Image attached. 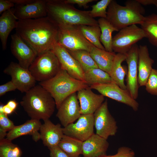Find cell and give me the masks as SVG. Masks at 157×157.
Instances as JSON below:
<instances>
[{
    "label": "cell",
    "instance_id": "6da1fadb",
    "mask_svg": "<svg viewBox=\"0 0 157 157\" xmlns=\"http://www.w3.org/2000/svg\"><path fill=\"white\" fill-rule=\"evenodd\" d=\"M59 28L48 16L18 20L16 33L37 56L51 50L57 42Z\"/></svg>",
    "mask_w": 157,
    "mask_h": 157
},
{
    "label": "cell",
    "instance_id": "7a4b0ae2",
    "mask_svg": "<svg viewBox=\"0 0 157 157\" xmlns=\"http://www.w3.org/2000/svg\"><path fill=\"white\" fill-rule=\"evenodd\" d=\"M47 16L58 27L65 28L80 25H99L90 15V11L76 9L63 0H47Z\"/></svg>",
    "mask_w": 157,
    "mask_h": 157
},
{
    "label": "cell",
    "instance_id": "3957f363",
    "mask_svg": "<svg viewBox=\"0 0 157 157\" xmlns=\"http://www.w3.org/2000/svg\"><path fill=\"white\" fill-rule=\"evenodd\" d=\"M20 103L31 119L39 120L49 119L56 107L52 96L40 85L25 93Z\"/></svg>",
    "mask_w": 157,
    "mask_h": 157
},
{
    "label": "cell",
    "instance_id": "277c9868",
    "mask_svg": "<svg viewBox=\"0 0 157 157\" xmlns=\"http://www.w3.org/2000/svg\"><path fill=\"white\" fill-rule=\"evenodd\" d=\"M145 10L137 0H129L125 5L112 0L107 9L106 19L118 31L133 25L140 24L145 17Z\"/></svg>",
    "mask_w": 157,
    "mask_h": 157
},
{
    "label": "cell",
    "instance_id": "5b68a950",
    "mask_svg": "<svg viewBox=\"0 0 157 157\" xmlns=\"http://www.w3.org/2000/svg\"><path fill=\"white\" fill-rule=\"evenodd\" d=\"M39 85L52 96L57 109L64 100L69 95L89 87L85 82L74 78L61 68L54 76L40 82Z\"/></svg>",
    "mask_w": 157,
    "mask_h": 157
},
{
    "label": "cell",
    "instance_id": "8992f818",
    "mask_svg": "<svg viewBox=\"0 0 157 157\" xmlns=\"http://www.w3.org/2000/svg\"><path fill=\"white\" fill-rule=\"evenodd\" d=\"M61 69L57 57L51 50L38 56L28 69L35 81L41 82L54 76Z\"/></svg>",
    "mask_w": 157,
    "mask_h": 157
},
{
    "label": "cell",
    "instance_id": "52a82bcc",
    "mask_svg": "<svg viewBox=\"0 0 157 157\" xmlns=\"http://www.w3.org/2000/svg\"><path fill=\"white\" fill-rule=\"evenodd\" d=\"M57 42L68 50L90 52L94 46L83 36L78 26L59 28Z\"/></svg>",
    "mask_w": 157,
    "mask_h": 157
},
{
    "label": "cell",
    "instance_id": "ba28073f",
    "mask_svg": "<svg viewBox=\"0 0 157 157\" xmlns=\"http://www.w3.org/2000/svg\"><path fill=\"white\" fill-rule=\"evenodd\" d=\"M144 38L146 36L144 31L136 24L123 28L113 38V51L117 53L126 54L134 44Z\"/></svg>",
    "mask_w": 157,
    "mask_h": 157
},
{
    "label": "cell",
    "instance_id": "9c48e42d",
    "mask_svg": "<svg viewBox=\"0 0 157 157\" xmlns=\"http://www.w3.org/2000/svg\"><path fill=\"white\" fill-rule=\"evenodd\" d=\"M94 116L96 134L106 140L115 135L118 129L117 122L109 110L107 99L95 111Z\"/></svg>",
    "mask_w": 157,
    "mask_h": 157
},
{
    "label": "cell",
    "instance_id": "30bf717a",
    "mask_svg": "<svg viewBox=\"0 0 157 157\" xmlns=\"http://www.w3.org/2000/svg\"><path fill=\"white\" fill-rule=\"evenodd\" d=\"M97 91L101 94L131 107L134 111L138 109L139 104L131 96L127 90L120 88L113 81L105 84H96L90 86Z\"/></svg>",
    "mask_w": 157,
    "mask_h": 157
},
{
    "label": "cell",
    "instance_id": "8fae6325",
    "mask_svg": "<svg viewBox=\"0 0 157 157\" xmlns=\"http://www.w3.org/2000/svg\"><path fill=\"white\" fill-rule=\"evenodd\" d=\"M94 114H81L75 123L63 128L64 134L83 142L93 134Z\"/></svg>",
    "mask_w": 157,
    "mask_h": 157
},
{
    "label": "cell",
    "instance_id": "7c38bea8",
    "mask_svg": "<svg viewBox=\"0 0 157 157\" xmlns=\"http://www.w3.org/2000/svg\"><path fill=\"white\" fill-rule=\"evenodd\" d=\"M139 46L134 44L126 54L125 60L127 64L126 86L132 97H138L139 85L138 81V65Z\"/></svg>",
    "mask_w": 157,
    "mask_h": 157
},
{
    "label": "cell",
    "instance_id": "4fadbf2b",
    "mask_svg": "<svg viewBox=\"0 0 157 157\" xmlns=\"http://www.w3.org/2000/svg\"><path fill=\"white\" fill-rule=\"evenodd\" d=\"M3 72L11 76L17 89L22 93H26L35 85L36 81L29 69L18 63L11 62Z\"/></svg>",
    "mask_w": 157,
    "mask_h": 157
},
{
    "label": "cell",
    "instance_id": "5bb4252c",
    "mask_svg": "<svg viewBox=\"0 0 157 157\" xmlns=\"http://www.w3.org/2000/svg\"><path fill=\"white\" fill-rule=\"evenodd\" d=\"M51 50L57 57L61 69L74 78L84 82V72L82 68L67 49L57 42Z\"/></svg>",
    "mask_w": 157,
    "mask_h": 157
},
{
    "label": "cell",
    "instance_id": "9a60e30c",
    "mask_svg": "<svg viewBox=\"0 0 157 157\" xmlns=\"http://www.w3.org/2000/svg\"><path fill=\"white\" fill-rule=\"evenodd\" d=\"M10 50L22 67L28 69L36 57L34 50L17 33L11 35Z\"/></svg>",
    "mask_w": 157,
    "mask_h": 157
},
{
    "label": "cell",
    "instance_id": "2e32d148",
    "mask_svg": "<svg viewBox=\"0 0 157 157\" xmlns=\"http://www.w3.org/2000/svg\"><path fill=\"white\" fill-rule=\"evenodd\" d=\"M56 116L64 127L73 123L81 115L77 92L65 99L58 109Z\"/></svg>",
    "mask_w": 157,
    "mask_h": 157
},
{
    "label": "cell",
    "instance_id": "e0dca14e",
    "mask_svg": "<svg viewBox=\"0 0 157 157\" xmlns=\"http://www.w3.org/2000/svg\"><path fill=\"white\" fill-rule=\"evenodd\" d=\"M47 0H33L24 5H15L14 14L18 20L35 19L47 16Z\"/></svg>",
    "mask_w": 157,
    "mask_h": 157
},
{
    "label": "cell",
    "instance_id": "ac0fdd59",
    "mask_svg": "<svg viewBox=\"0 0 157 157\" xmlns=\"http://www.w3.org/2000/svg\"><path fill=\"white\" fill-rule=\"evenodd\" d=\"M90 87L77 92L81 114H93L104 101V97L95 94Z\"/></svg>",
    "mask_w": 157,
    "mask_h": 157
},
{
    "label": "cell",
    "instance_id": "d6986e66",
    "mask_svg": "<svg viewBox=\"0 0 157 157\" xmlns=\"http://www.w3.org/2000/svg\"><path fill=\"white\" fill-rule=\"evenodd\" d=\"M40 130V139L49 149L58 146L64 134L59 124H54L49 119L45 120Z\"/></svg>",
    "mask_w": 157,
    "mask_h": 157
},
{
    "label": "cell",
    "instance_id": "ffe728a7",
    "mask_svg": "<svg viewBox=\"0 0 157 157\" xmlns=\"http://www.w3.org/2000/svg\"><path fill=\"white\" fill-rule=\"evenodd\" d=\"M109 146L107 140L94 133L83 142V157H101L106 155Z\"/></svg>",
    "mask_w": 157,
    "mask_h": 157
},
{
    "label": "cell",
    "instance_id": "44dd1931",
    "mask_svg": "<svg viewBox=\"0 0 157 157\" xmlns=\"http://www.w3.org/2000/svg\"><path fill=\"white\" fill-rule=\"evenodd\" d=\"M41 125L40 120L31 119L22 124L15 126L7 133L6 138L12 141L21 136L29 135H32L33 140L37 142L40 139L38 131Z\"/></svg>",
    "mask_w": 157,
    "mask_h": 157
},
{
    "label": "cell",
    "instance_id": "7402d4cb",
    "mask_svg": "<svg viewBox=\"0 0 157 157\" xmlns=\"http://www.w3.org/2000/svg\"><path fill=\"white\" fill-rule=\"evenodd\" d=\"M154 63V60L150 56L147 46L140 45L138 65V81L140 86H145Z\"/></svg>",
    "mask_w": 157,
    "mask_h": 157
},
{
    "label": "cell",
    "instance_id": "603a6c76",
    "mask_svg": "<svg viewBox=\"0 0 157 157\" xmlns=\"http://www.w3.org/2000/svg\"><path fill=\"white\" fill-rule=\"evenodd\" d=\"M18 20L15 15L14 9L3 13L0 17V39L3 49L7 47L8 37L11 31L16 28Z\"/></svg>",
    "mask_w": 157,
    "mask_h": 157
},
{
    "label": "cell",
    "instance_id": "cb8c5ba5",
    "mask_svg": "<svg viewBox=\"0 0 157 157\" xmlns=\"http://www.w3.org/2000/svg\"><path fill=\"white\" fill-rule=\"evenodd\" d=\"M126 57V54L120 53L116 54L109 74L112 81L124 90H127L124 81L127 69L126 67L122 66V64L125 60Z\"/></svg>",
    "mask_w": 157,
    "mask_h": 157
},
{
    "label": "cell",
    "instance_id": "d4e9b609",
    "mask_svg": "<svg viewBox=\"0 0 157 157\" xmlns=\"http://www.w3.org/2000/svg\"><path fill=\"white\" fill-rule=\"evenodd\" d=\"M89 53L98 68L110 74L116 54L115 52H109L94 46Z\"/></svg>",
    "mask_w": 157,
    "mask_h": 157
},
{
    "label": "cell",
    "instance_id": "484cf974",
    "mask_svg": "<svg viewBox=\"0 0 157 157\" xmlns=\"http://www.w3.org/2000/svg\"><path fill=\"white\" fill-rule=\"evenodd\" d=\"M101 30L100 41L106 51L113 52L112 44V33L114 31H119L106 19L100 18L97 21Z\"/></svg>",
    "mask_w": 157,
    "mask_h": 157
},
{
    "label": "cell",
    "instance_id": "4316f807",
    "mask_svg": "<svg viewBox=\"0 0 157 157\" xmlns=\"http://www.w3.org/2000/svg\"><path fill=\"white\" fill-rule=\"evenodd\" d=\"M83 142L65 135L58 146L69 157H80L82 154Z\"/></svg>",
    "mask_w": 157,
    "mask_h": 157
},
{
    "label": "cell",
    "instance_id": "83f0119b",
    "mask_svg": "<svg viewBox=\"0 0 157 157\" xmlns=\"http://www.w3.org/2000/svg\"><path fill=\"white\" fill-rule=\"evenodd\" d=\"M140 25L149 42L157 47V15L152 14L145 17Z\"/></svg>",
    "mask_w": 157,
    "mask_h": 157
},
{
    "label": "cell",
    "instance_id": "f1b7e54d",
    "mask_svg": "<svg viewBox=\"0 0 157 157\" xmlns=\"http://www.w3.org/2000/svg\"><path fill=\"white\" fill-rule=\"evenodd\" d=\"M84 81L90 87L96 84H105L112 81L110 74L99 68L90 69L84 72Z\"/></svg>",
    "mask_w": 157,
    "mask_h": 157
},
{
    "label": "cell",
    "instance_id": "f546056e",
    "mask_svg": "<svg viewBox=\"0 0 157 157\" xmlns=\"http://www.w3.org/2000/svg\"><path fill=\"white\" fill-rule=\"evenodd\" d=\"M78 27L84 37L91 44L97 48L105 50L100 41L101 30L99 25H80Z\"/></svg>",
    "mask_w": 157,
    "mask_h": 157
},
{
    "label": "cell",
    "instance_id": "4dcf8cb0",
    "mask_svg": "<svg viewBox=\"0 0 157 157\" xmlns=\"http://www.w3.org/2000/svg\"><path fill=\"white\" fill-rule=\"evenodd\" d=\"M67 50L79 63L84 72L91 68H98L89 52L84 50Z\"/></svg>",
    "mask_w": 157,
    "mask_h": 157
},
{
    "label": "cell",
    "instance_id": "1f68e13d",
    "mask_svg": "<svg viewBox=\"0 0 157 157\" xmlns=\"http://www.w3.org/2000/svg\"><path fill=\"white\" fill-rule=\"evenodd\" d=\"M22 151L17 144L6 138L0 140V157H21Z\"/></svg>",
    "mask_w": 157,
    "mask_h": 157
},
{
    "label": "cell",
    "instance_id": "d6a6232c",
    "mask_svg": "<svg viewBox=\"0 0 157 157\" xmlns=\"http://www.w3.org/2000/svg\"><path fill=\"white\" fill-rule=\"evenodd\" d=\"M112 0H101L91 6L90 11L91 16L93 18L99 17L106 19L107 10Z\"/></svg>",
    "mask_w": 157,
    "mask_h": 157
},
{
    "label": "cell",
    "instance_id": "836d02e7",
    "mask_svg": "<svg viewBox=\"0 0 157 157\" xmlns=\"http://www.w3.org/2000/svg\"><path fill=\"white\" fill-rule=\"evenodd\" d=\"M145 86L148 93L157 95V69L153 68Z\"/></svg>",
    "mask_w": 157,
    "mask_h": 157
},
{
    "label": "cell",
    "instance_id": "e575fe53",
    "mask_svg": "<svg viewBox=\"0 0 157 157\" xmlns=\"http://www.w3.org/2000/svg\"><path fill=\"white\" fill-rule=\"evenodd\" d=\"M15 126L13 122L8 117V115L0 113V132L6 133Z\"/></svg>",
    "mask_w": 157,
    "mask_h": 157
},
{
    "label": "cell",
    "instance_id": "d590c367",
    "mask_svg": "<svg viewBox=\"0 0 157 157\" xmlns=\"http://www.w3.org/2000/svg\"><path fill=\"white\" fill-rule=\"evenodd\" d=\"M135 153L131 148L122 146L119 148L116 154L112 155H106L101 157H135Z\"/></svg>",
    "mask_w": 157,
    "mask_h": 157
},
{
    "label": "cell",
    "instance_id": "8d00e7d4",
    "mask_svg": "<svg viewBox=\"0 0 157 157\" xmlns=\"http://www.w3.org/2000/svg\"><path fill=\"white\" fill-rule=\"evenodd\" d=\"M17 88L11 80L0 86V96L4 95L7 92L13 91Z\"/></svg>",
    "mask_w": 157,
    "mask_h": 157
},
{
    "label": "cell",
    "instance_id": "74e56055",
    "mask_svg": "<svg viewBox=\"0 0 157 157\" xmlns=\"http://www.w3.org/2000/svg\"><path fill=\"white\" fill-rule=\"evenodd\" d=\"M50 157H69L68 155L58 146L49 149Z\"/></svg>",
    "mask_w": 157,
    "mask_h": 157
},
{
    "label": "cell",
    "instance_id": "f35d334b",
    "mask_svg": "<svg viewBox=\"0 0 157 157\" xmlns=\"http://www.w3.org/2000/svg\"><path fill=\"white\" fill-rule=\"evenodd\" d=\"M15 5L10 0H0V14L11 9Z\"/></svg>",
    "mask_w": 157,
    "mask_h": 157
},
{
    "label": "cell",
    "instance_id": "ab89813d",
    "mask_svg": "<svg viewBox=\"0 0 157 157\" xmlns=\"http://www.w3.org/2000/svg\"><path fill=\"white\" fill-rule=\"evenodd\" d=\"M64 2L67 4H76L80 7H88L87 5L89 3L97 1L95 0H64Z\"/></svg>",
    "mask_w": 157,
    "mask_h": 157
},
{
    "label": "cell",
    "instance_id": "60d3db41",
    "mask_svg": "<svg viewBox=\"0 0 157 157\" xmlns=\"http://www.w3.org/2000/svg\"><path fill=\"white\" fill-rule=\"evenodd\" d=\"M18 105V104L15 100H10L5 105L8 110L13 113L16 108Z\"/></svg>",
    "mask_w": 157,
    "mask_h": 157
},
{
    "label": "cell",
    "instance_id": "b9f144b4",
    "mask_svg": "<svg viewBox=\"0 0 157 157\" xmlns=\"http://www.w3.org/2000/svg\"><path fill=\"white\" fill-rule=\"evenodd\" d=\"M141 5H154L157 7V0H137Z\"/></svg>",
    "mask_w": 157,
    "mask_h": 157
},
{
    "label": "cell",
    "instance_id": "7bdbcfd3",
    "mask_svg": "<svg viewBox=\"0 0 157 157\" xmlns=\"http://www.w3.org/2000/svg\"><path fill=\"white\" fill-rule=\"evenodd\" d=\"M15 5H24L32 2L33 0H10Z\"/></svg>",
    "mask_w": 157,
    "mask_h": 157
},
{
    "label": "cell",
    "instance_id": "ee69618b",
    "mask_svg": "<svg viewBox=\"0 0 157 157\" xmlns=\"http://www.w3.org/2000/svg\"><path fill=\"white\" fill-rule=\"evenodd\" d=\"M80 157H81V156H80Z\"/></svg>",
    "mask_w": 157,
    "mask_h": 157
}]
</instances>
